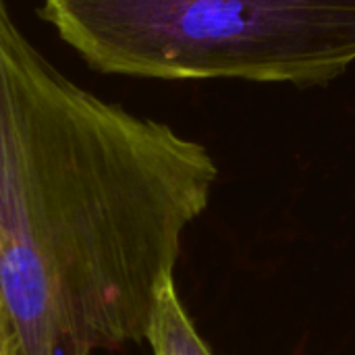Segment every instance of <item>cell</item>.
<instances>
[{
    "label": "cell",
    "mask_w": 355,
    "mask_h": 355,
    "mask_svg": "<svg viewBox=\"0 0 355 355\" xmlns=\"http://www.w3.org/2000/svg\"><path fill=\"white\" fill-rule=\"evenodd\" d=\"M152 355H214L187 314L171 277L156 300L154 316L146 335Z\"/></svg>",
    "instance_id": "3957f363"
},
{
    "label": "cell",
    "mask_w": 355,
    "mask_h": 355,
    "mask_svg": "<svg viewBox=\"0 0 355 355\" xmlns=\"http://www.w3.org/2000/svg\"><path fill=\"white\" fill-rule=\"evenodd\" d=\"M102 73L329 83L355 62V0H44Z\"/></svg>",
    "instance_id": "7a4b0ae2"
},
{
    "label": "cell",
    "mask_w": 355,
    "mask_h": 355,
    "mask_svg": "<svg viewBox=\"0 0 355 355\" xmlns=\"http://www.w3.org/2000/svg\"><path fill=\"white\" fill-rule=\"evenodd\" d=\"M0 355H19L15 324L10 318V310L6 304V295L0 283Z\"/></svg>",
    "instance_id": "277c9868"
},
{
    "label": "cell",
    "mask_w": 355,
    "mask_h": 355,
    "mask_svg": "<svg viewBox=\"0 0 355 355\" xmlns=\"http://www.w3.org/2000/svg\"><path fill=\"white\" fill-rule=\"evenodd\" d=\"M216 179L202 144L64 77L0 0V283L19 355L146 341Z\"/></svg>",
    "instance_id": "6da1fadb"
}]
</instances>
